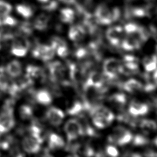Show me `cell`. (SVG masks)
Instances as JSON below:
<instances>
[{"mask_svg":"<svg viewBox=\"0 0 157 157\" xmlns=\"http://www.w3.org/2000/svg\"><path fill=\"white\" fill-rule=\"evenodd\" d=\"M149 110V106L147 105L138 101H132L129 107V113L134 117L147 114Z\"/></svg>","mask_w":157,"mask_h":157,"instance_id":"cell-17","label":"cell"},{"mask_svg":"<svg viewBox=\"0 0 157 157\" xmlns=\"http://www.w3.org/2000/svg\"><path fill=\"white\" fill-rule=\"evenodd\" d=\"M104 83L105 77L97 71H92L90 73L84 82L83 89L92 87L106 90Z\"/></svg>","mask_w":157,"mask_h":157,"instance_id":"cell-10","label":"cell"},{"mask_svg":"<svg viewBox=\"0 0 157 157\" xmlns=\"http://www.w3.org/2000/svg\"><path fill=\"white\" fill-rule=\"evenodd\" d=\"M142 44L135 37L125 34L121 43V47L127 51H132L140 48Z\"/></svg>","mask_w":157,"mask_h":157,"instance_id":"cell-16","label":"cell"},{"mask_svg":"<svg viewBox=\"0 0 157 157\" xmlns=\"http://www.w3.org/2000/svg\"><path fill=\"white\" fill-rule=\"evenodd\" d=\"M49 149L52 150L61 149L64 146V142L61 136L52 133L49 135L48 140Z\"/></svg>","mask_w":157,"mask_h":157,"instance_id":"cell-26","label":"cell"},{"mask_svg":"<svg viewBox=\"0 0 157 157\" xmlns=\"http://www.w3.org/2000/svg\"><path fill=\"white\" fill-rule=\"evenodd\" d=\"M49 77L52 81L55 83L64 82L66 83L67 69L61 62L55 61L51 62L48 66Z\"/></svg>","mask_w":157,"mask_h":157,"instance_id":"cell-4","label":"cell"},{"mask_svg":"<svg viewBox=\"0 0 157 157\" xmlns=\"http://www.w3.org/2000/svg\"><path fill=\"white\" fill-rule=\"evenodd\" d=\"M104 76L108 80H114L121 74V62L115 58L106 59L103 64Z\"/></svg>","mask_w":157,"mask_h":157,"instance_id":"cell-3","label":"cell"},{"mask_svg":"<svg viewBox=\"0 0 157 157\" xmlns=\"http://www.w3.org/2000/svg\"><path fill=\"white\" fill-rule=\"evenodd\" d=\"M143 64L145 69L147 72H152L156 70L157 67V57L155 55H153L151 57H145Z\"/></svg>","mask_w":157,"mask_h":157,"instance_id":"cell-32","label":"cell"},{"mask_svg":"<svg viewBox=\"0 0 157 157\" xmlns=\"http://www.w3.org/2000/svg\"><path fill=\"white\" fill-rule=\"evenodd\" d=\"M52 48L60 57H65L69 55V50L66 41L63 39L55 36L52 39L51 45Z\"/></svg>","mask_w":157,"mask_h":157,"instance_id":"cell-11","label":"cell"},{"mask_svg":"<svg viewBox=\"0 0 157 157\" xmlns=\"http://www.w3.org/2000/svg\"><path fill=\"white\" fill-rule=\"evenodd\" d=\"M11 10L12 6L10 4L3 1H0V16L9 15Z\"/></svg>","mask_w":157,"mask_h":157,"instance_id":"cell-36","label":"cell"},{"mask_svg":"<svg viewBox=\"0 0 157 157\" xmlns=\"http://www.w3.org/2000/svg\"><path fill=\"white\" fill-rule=\"evenodd\" d=\"M92 119V122L97 127L100 129H103L110 125L112 122L108 121L106 118L100 115L92 114L90 115Z\"/></svg>","mask_w":157,"mask_h":157,"instance_id":"cell-29","label":"cell"},{"mask_svg":"<svg viewBox=\"0 0 157 157\" xmlns=\"http://www.w3.org/2000/svg\"><path fill=\"white\" fill-rule=\"evenodd\" d=\"M21 145L24 150L30 154L38 153L40 150V143L31 136L25 137L22 140Z\"/></svg>","mask_w":157,"mask_h":157,"instance_id":"cell-14","label":"cell"},{"mask_svg":"<svg viewBox=\"0 0 157 157\" xmlns=\"http://www.w3.org/2000/svg\"><path fill=\"white\" fill-rule=\"evenodd\" d=\"M87 33L82 24H75L70 27L68 36L71 40L79 42L84 39Z\"/></svg>","mask_w":157,"mask_h":157,"instance_id":"cell-15","label":"cell"},{"mask_svg":"<svg viewBox=\"0 0 157 157\" xmlns=\"http://www.w3.org/2000/svg\"><path fill=\"white\" fill-rule=\"evenodd\" d=\"M109 101L113 106L117 109L123 108L127 101V98L124 94L117 93L110 96Z\"/></svg>","mask_w":157,"mask_h":157,"instance_id":"cell-21","label":"cell"},{"mask_svg":"<svg viewBox=\"0 0 157 157\" xmlns=\"http://www.w3.org/2000/svg\"><path fill=\"white\" fill-rule=\"evenodd\" d=\"M26 74L30 77L33 81L44 80L45 75L44 70L38 66L29 65L26 69Z\"/></svg>","mask_w":157,"mask_h":157,"instance_id":"cell-20","label":"cell"},{"mask_svg":"<svg viewBox=\"0 0 157 157\" xmlns=\"http://www.w3.org/2000/svg\"><path fill=\"white\" fill-rule=\"evenodd\" d=\"M33 30V24L28 21H24L20 24L16 32V35L17 36H28L32 34Z\"/></svg>","mask_w":157,"mask_h":157,"instance_id":"cell-27","label":"cell"},{"mask_svg":"<svg viewBox=\"0 0 157 157\" xmlns=\"http://www.w3.org/2000/svg\"><path fill=\"white\" fill-rule=\"evenodd\" d=\"M106 152L108 155L111 157H117L119 155V151L112 145H108L106 147Z\"/></svg>","mask_w":157,"mask_h":157,"instance_id":"cell-39","label":"cell"},{"mask_svg":"<svg viewBox=\"0 0 157 157\" xmlns=\"http://www.w3.org/2000/svg\"><path fill=\"white\" fill-rule=\"evenodd\" d=\"M122 88L130 94H135L140 92L143 88L142 84L135 79H130L122 84Z\"/></svg>","mask_w":157,"mask_h":157,"instance_id":"cell-19","label":"cell"},{"mask_svg":"<svg viewBox=\"0 0 157 157\" xmlns=\"http://www.w3.org/2000/svg\"><path fill=\"white\" fill-rule=\"evenodd\" d=\"M1 46L0 45V49H1Z\"/></svg>","mask_w":157,"mask_h":157,"instance_id":"cell-46","label":"cell"},{"mask_svg":"<svg viewBox=\"0 0 157 157\" xmlns=\"http://www.w3.org/2000/svg\"><path fill=\"white\" fill-rule=\"evenodd\" d=\"M76 17V11L70 8L62 9L59 12L60 21L64 24H71Z\"/></svg>","mask_w":157,"mask_h":157,"instance_id":"cell-22","label":"cell"},{"mask_svg":"<svg viewBox=\"0 0 157 157\" xmlns=\"http://www.w3.org/2000/svg\"><path fill=\"white\" fill-rule=\"evenodd\" d=\"M137 125L143 129L147 130H156V124L155 121L150 120H142L138 121Z\"/></svg>","mask_w":157,"mask_h":157,"instance_id":"cell-33","label":"cell"},{"mask_svg":"<svg viewBox=\"0 0 157 157\" xmlns=\"http://www.w3.org/2000/svg\"><path fill=\"white\" fill-rule=\"evenodd\" d=\"M1 92H2V91H1V90H0V96H1Z\"/></svg>","mask_w":157,"mask_h":157,"instance_id":"cell-45","label":"cell"},{"mask_svg":"<svg viewBox=\"0 0 157 157\" xmlns=\"http://www.w3.org/2000/svg\"><path fill=\"white\" fill-rule=\"evenodd\" d=\"M87 111L84 102L80 101L75 102L67 111L68 114L77 116L79 117H84V114Z\"/></svg>","mask_w":157,"mask_h":157,"instance_id":"cell-23","label":"cell"},{"mask_svg":"<svg viewBox=\"0 0 157 157\" xmlns=\"http://www.w3.org/2000/svg\"><path fill=\"white\" fill-rule=\"evenodd\" d=\"M15 105V100L13 98L8 99L5 101L4 104L2 107L1 112L6 113H13V110Z\"/></svg>","mask_w":157,"mask_h":157,"instance_id":"cell-34","label":"cell"},{"mask_svg":"<svg viewBox=\"0 0 157 157\" xmlns=\"http://www.w3.org/2000/svg\"><path fill=\"white\" fill-rule=\"evenodd\" d=\"M132 137L129 130L122 127H117L108 137V140L113 144L122 146L130 142Z\"/></svg>","mask_w":157,"mask_h":157,"instance_id":"cell-2","label":"cell"},{"mask_svg":"<svg viewBox=\"0 0 157 157\" xmlns=\"http://www.w3.org/2000/svg\"><path fill=\"white\" fill-rule=\"evenodd\" d=\"M78 121L79 123H81L83 135L92 136V137L97 135L95 130L94 129V128L92 127L91 125H90L89 123L87 122L84 117H79V120Z\"/></svg>","mask_w":157,"mask_h":157,"instance_id":"cell-28","label":"cell"},{"mask_svg":"<svg viewBox=\"0 0 157 157\" xmlns=\"http://www.w3.org/2000/svg\"><path fill=\"white\" fill-rule=\"evenodd\" d=\"M9 153L10 155L13 157H23L24 155V153L17 146H15L10 148Z\"/></svg>","mask_w":157,"mask_h":157,"instance_id":"cell-40","label":"cell"},{"mask_svg":"<svg viewBox=\"0 0 157 157\" xmlns=\"http://www.w3.org/2000/svg\"><path fill=\"white\" fill-rule=\"evenodd\" d=\"M139 71V60L132 55H125L121 63V74L126 76L136 74Z\"/></svg>","mask_w":157,"mask_h":157,"instance_id":"cell-6","label":"cell"},{"mask_svg":"<svg viewBox=\"0 0 157 157\" xmlns=\"http://www.w3.org/2000/svg\"><path fill=\"white\" fill-rule=\"evenodd\" d=\"M60 2L66 4H71L76 2L77 0H59Z\"/></svg>","mask_w":157,"mask_h":157,"instance_id":"cell-42","label":"cell"},{"mask_svg":"<svg viewBox=\"0 0 157 157\" xmlns=\"http://www.w3.org/2000/svg\"><path fill=\"white\" fill-rule=\"evenodd\" d=\"M33 111L31 106L22 105L19 108V117L23 120H28L32 118Z\"/></svg>","mask_w":157,"mask_h":157,"instance_id":"cell-31","label":"cell"},{"mask_svg":"<svg viewBox=\"0 0 157 157\" xmlns=\"http://www.w3.org/2000/svg\"><path fill=\"white\" fill-rule=\"evenodd\" d=\"M87 1H90V0H87Z\"/></svg>","mask_w":157,"mask_h":157,"instance_id":"cell-47","label":"cell"},{"mask_svg":"<svg viewBox=\"0 0 157 157\" xmlns=\"http://www.w3.org/2000/svg\"><path fill=\"white\" fill-rule=\"evenodd\" d=\"M125 32L121 26H113L108 28L106 33V38L111 45L119 46L125 36Z\"/></svg>","mask_w":157,"mask_h":157,"instance_id":"cell-8","label":"cell"},{"mask_svg":"<svg viewBox=\"0 0 157 157\" xmlns=\"http://www.w3.org/2000/svg\"><path fill=\"white\" fill-rule=\"evenodd\" d=\"M6 70L10 76L17 78L21 75L23 69L20 62L17 60H13L7 64Z\"/></svg>","mask_w":157,"mask_h":157,"instance_id":"cell-18","label":"cell"},{"mask_svg":"<svg viewBox=\"0 0 157 157\" xmlns=\"http://www.w3.org/2000/svg\"><path fill=\"white\" fill-rule=\"evenodd\" d=\"M64 118V114L59 108L52 107L46 113V119L54 126H58L61 124Z\"/></svg>","mask_w":157,"mask_h":157,"instance_id":"cell-12","label":"cell"},{"mask_svg":"<svg viewBox=\"0 0 157 157\" xmlns=\"http://www.w3.org/2000/svg\"><path fill=\"white\" fill-rule=\"evenodd\" d=\"M64 130L69 141H73L79 136H83L81 123L78 120L71 119L67 122Z\"/></svg>","mask_w":157,"mask_h":157,"instance_id":"cell-7","label":"cell"},{"mask_svg":"<svg viewBox=\"0 0 157 157\" xmlns=\"http://www.w3.org/2000/svg\"><path fill=\"white\" fill-rule=\"evenodd\" d=\"M145 156L147 157H157V154L153 151H147L145 153Z\"/></svg>","mask_w":157,"mask_h":157,"instance_id":"cell-41","label":"cell"},{"mask_svg":"<svg viewBox=\"0 0 157 157\" xmlns=\"http://www.w3.org/2000/svg\"><path fill=\"white\" fill-rule=\"evenodd\" d=\"M132 143L135 146H143L149 143V140L144 135H136L132 137Z\"/></svg>","mask_w":157,"mask_h":157,"instance_id":"cell-35","label":"cell"},{"mask_svg":"<svg viewBox=\"0 0 157 157\" xmlns=\"http://www.w3.org/2000/svg\"><path fill=\"white\" fill-rule=\"evenodd\" d=\"M0 19L1 21L2 25L13 26L16 25L17 24V20L15 19V18L8 15L0 16Z\"/></svg>","mask_w":157,"mask_h":157,"instance_id":"cell-37","label":"cell"},{"mask_svg":"<svg viewBox=\"0 0 157 157\" xmlns=\"http://www.w3.org/2000/svg\"><path fill=\"white\" fill-rule=\"evenodd\" d=\"M55 53L50 45L45 44H37L32 51L33 57L44 61H48L52 59Z\"/></svg>","mask_w":157,"mask_h":157,"instance_id":"cell-9","label":"cell"},{"mask_svg":"<svg viewBox=\"0 0 157 157\" xmlns=\"http://www.w3.org/2000/svg\"><path fill=\"white\" fill-rule=\"evenodd\" d=\"M45 3H47V4H45V6H43V9L45 10L48 11H52L55 10L58 6V3L54 0L51 1L50 2L48 1Z\"/></svg>","mask_w":157,"mask_h":157,"instance_id":"cell-38","label":"cell"},{"mask_svg":"<svg viewBox=\"0 0 157 157\" xmlns=\"http://www.w3.org/2000/svg\"><path fill=\"white\" fill-rule=\"evenodd\" d=\"M49 23V17L45 13H42L35 19L33 26L36 30L44 31L48 28Z\"/></svg>","mask_w":157,"mask_h":157,"instance_id":"cell-25","label":"cell"},{"mask_svg":"<svg viewBox=\"0 0 157 157\" xmlns=\"http://www.w3.org/2000/svg\"><path fill=\"white\" fill-rule=\"evenodd\" d=\"M15 120L13 113H0V134L9 132L14 127Z\"/></svg>","mask_w":157,"mask_h":157,"instance_id":"cell-13","label":"cell"},{"mask_svg":"<svg viewBox=\"0 0 157 157\" xmlns=\"http://www.w3.org/2000/svg\"><path fill=\"white\" fill-rule=\"evenodd\" d=\"M30 47V43L25 36H17L12 41L11 52L18 57L25 56Z\"/></svg>","mask_w":157,"mask_h":157,"instance_id":"cell-5","label":"cell"},{"mask_svg":"<svg viewBox=\"0 0 157 157\" xmlns=\"http://www.w3.org/2000/svg\"><path fill=\"white\" fill-rule=\"evenodd\" d=\"M2 29L1 27V26H0V38H1V35H2Z\"/></svg>","mask_w":157,"mask_h":157,"instance_id":"cell-44","label":"cell"},{"mask_svg":"<svg viewBox=\"0 0 157 157\" xmlns=\"http://www.w3.org/2000/svg\"><path fill=\"white\" fill-rule=\"evenodd\" d=\"M39 2H42V3H46L48 2L49 0H38Z\"/></svg>","mask_w":157,"mask_h":157,"instance_id":"cell-43","label":"cell"},{"mask_svg":"<svg viewBox=\"0 0 157 157\" xmlns=\"http://www.w3.org/2000/svg\"><path fill=\"white\" fill-rule=\"evenodd\" d=\"M16 9L19 15L26 19L31 17L34 13V10L32 6L27 4H18L16 7Z\"/></svg>","mask_w":157,"mask_h":157,"instance_id":"cell-30","label":"cell"},{"mask_svg":"<svg viewBox=\"0 0 157 157\" xmlns=\"http://www.w3.org/2000/svg\"><path fill=\"white\" fill-rule=\"evenodd\" d=\"M94 17L98 24L107 25L117 21L121 17V11L117 7L110 8L105 4L98 5Z\"/></svg>","mask_w":157,"mask_h":157,"instance_id":"cell-1","label":"cell"},{"mask_svg":"<svg viewBox=\"0 0 157 157\" xmlns=\"http://www.w3.org/2000/svg\"><path fill=\"white\" fill-rule=\"evenodd\" d=\"M34 97L37 102L45 106L49 105L52 101L51 94L46 90H39L34 94Z\"/></svg>","mask_w":157,"mask_h":157,"instance_id":"cell-24","label":"cell"}]
</instances>
